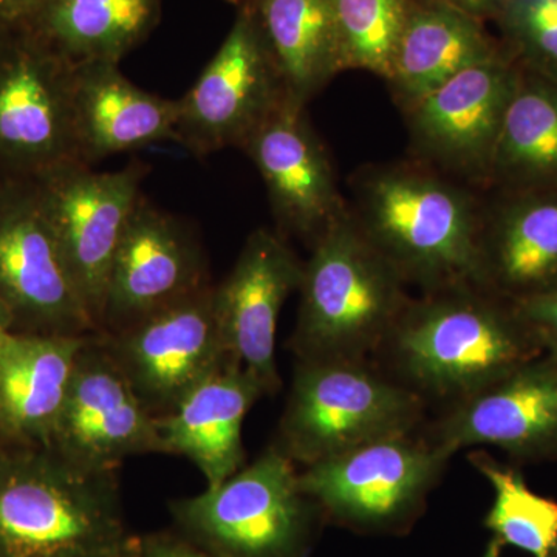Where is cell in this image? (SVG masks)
<instances>
[{
    "label": "cell",
    "instance_id": "obj_1",
    "mask_svg": "<svg viewBox=\"0 0 557 557\" xmlns=\"http://www.w3.org/2000/svg\"><path fill=\"white\" fill-rule=\"evenodd\" d=\"M347 207L408 287H478L482 189L408 157L355 171Z\"/></svg>",
    "mask_w": 557,
    "mask_h": 557
},
{
    "label": "cell",
    "instance_id": "obj_2",
    "mask_svg": "<svg viewBox=\"0 0 557 557\" xmlns=\"http://www.w3.org/2000/svg\"><path fill=\"white\" fill-rule=\"evenodd\" d=\"M379 351L395 380L448 406L544 354L515 306L475 285L410 299Z\"/></svg>",
    "mask_w": 557,
    "mask_h": 557
},
{
    "label": "cell",
    "instance_id": "obj_3",
    "mask_svg": "<svg viewBox=\"0 0 557 557\" xmlns=\"http://www.w3.org/2000/svg\"><path fill=\"white\" fill-rule=\"evenodd\" d=\"M129 539L113 469L50 446L0 448V557L119 555Z\"/></svg>",
    "mask_w": 557,
    "mask_h": 557
},
{
    "label": "cell",
    "instance_id": "obj_4",
    "mask_svg": "<svg viewBox=\"0 0 557 557\" xmlns=\"http://www.w3.org/2000/svg\"><path fill=\"white\" fill-rule=\"evenodd\" d=\"M293 332L296 359H366L409 300L408 285L344 215L310 248Z\"/></svg>",
    "mask_w": 557,
    "mask_h": 557
},
{
    "label": "cell",
    "instance_id": "obj_5",
    "mask_svg": "<svg viewBox=\"0 0 557 557\" xmlns=\"http://www.w3.org/2000/svg\"><path fill=\"white\" fill-rule=\"evenodd\" d=\"M366 359H298L274 443L304 468L417 431L426 401Z\"/></svg>",
    "mask_w": 557,
    "mask_h": 557
},
{
    "label": "cell",
    "instance_id": "obj_6",
    "mask_svg": "<svg viewBox=\"0 0 557 557\" xmlns=\"http://www.w3.org/2000/svg\"><path fill=\"white\" fill-rule=\"evenodd\" d=\"M276 443L218 486L170 504L175 530L219 557H304L314 507Z\"/></svg>",
    "mask_w": 557,
    "mask_h": 557
},
{
    "label": "cell",
    "instance_id": "obj_7",
    "mask_svg": "<svg viewBox=\"0 0 557 557\" xmlns=\"http://www.w3.org/2000/svg\"><path fill=\"white\" fill-rule=\"evenodd\" d=\"M288 94L251 7L236 20L188 94L178 98L175 143L205 159L244 148Z\"/></svg>",
    "mask_w": 557,
    "mask_h": 557
},
{
    "label": "cell",
    "instance_id": "obj_8",
    "mask_svg": "<svg viewBox=\"0 0 557 557\" xmlns=\"http://www.w3.org/2000/svg\"><path fill=\"white\" fill-rule=\"evenodd\" d=\"M100 335L156 418L171 413L194 388L236 362L220 329L214 284L131 327Z\"/></svg>",
    "mask_w": 557,
    "mask_h": 557
},
{
    "label": "cell",
    "instance_id": "obj_9",
    "mask_svg": "<svg viewBox=\"0 0 557 557\" xmlns=\"http://www.w3.org/2000/svg\"><path fill=\"white\" fill-rule=\"evenodd\" d=\"M519 78V65L504 49L418 101L403 113L409 157L486 190L491 161Z\"/></svg>",
    "mask_w": 557,
    "mask_h": 557
},
{
    "label": "cell",
    "instance_id": "obj_10",
    "mask_svg": "<svg viewBox=\"0 0 557 557\" xmlns=\"http://www.w3.org/2000/svg\"><path fill=\"white\" fill-rule=\"evenodd\" d=\"M148 174L139 161L112 172L83 163L46 172L40 205L98 332L113 258Z\"/></svg>",
    "mask_w": 557,
    "mask_h": 557
},
{
    "label": "cell",
    "instance_id": "obj_11",
    "mask_svg": "<svg viewBox=\"0 0 557 557\" xmlns=\"http://www.w3.org/2000/svg\"><path fill=\"white\" fill-rule=\"evenodd\" d=\"M450 454L431 438L391 435L319 461L299 472V485L317 505L336 518L384 525L421 504Z\"/></svg>",
    "mask_w": 557,
    "mask_h": 557
},
{
    "label": "cell",
    "instance_id": "obj_12",
    "mask_svg": "<svg viewBox=\"0 0 557 557\" xmlns=\"http://www.w3.org/2000/svg\"><path fill=\"white\" fill-rule=\"evenodd\" d=\"M209 285L208 260L196 234L141 196L113 258L100 333L131 327Z\"/></svg>",
    "mask_w": 557,
    "mask_h": 557
},
{
    "label": "cell",
    "instance_id": "obj_13",
    "mask_svg": "<svg viewBox=\"0 0 557 557\" xmlns=\"http://www.w3.org/2000/svg\"><path fill=\"white\" fill-rule=\"evenodd\" d=\"M265 183L276 231L311 248L348 212L307 106L287 98L242 148Z\"/></svg>",
    "mask_w": 557,
    "mask_h": 557
},
{
    "label": "cell",
    "instance_id": "obj_14",
    "mask_svg": "<svg viewBox=\"0 0 557 557\" xmlns=\"http://www.w3.org/2000/svg\"><path fill=\"white\" fill-rule=\"evenodd\" d=\"M50 448L83 467L113 469L126 458L163 454L157 418L94 333L76 359Z\"/></svg>",
    "mask_w": 557,
    "mask_h": 557
},
{
    "label": "cell",
    "instance_id": "obj_15",
    "mask_svg": "<svg viewBox=\"0 0 557 557\" xmlns=\"http://www.w3.org/2000/svg\"><path fill=\"white\" fill-rule=\"evenodd\" d=\"M428 437L450 456L494 446L520 463L557 458V359L542 354L453 403Z\"/></svg>",
    "mask_w": 557,
    "mask_h": 557
},
{
    "label": "cell",
    "instance_id": "obj_16",
    "mask_svg": "<svg viewBox=\"0 0 557 557\" xmlns=\"http://www.w3.org/2000/svg\"><path fill=\"white\" fill-rule=\"evenodd\" d=\"M0 60V149L46 164L47 172L81 163L73 135L72 69L27 25H14Z\"/></svg>",
    "mask_w": 557,
    "mask_h": 557
},
{
    "label": "cell",
    "instance_id": "obj_17",
    "mask_svg": "<svg viewBox=\"0 0 557 557\" xmlns=\"http://www.w3.org/2000/svg\"><path fill=\"white\" fill-rule=\"evenodd\" d=\"M0 304L13 332L86 336L95 327L40 200L0 215Z\"/></svg>",
    "mask_w": 557,
    "mask_h": 557
},
{
    "label": "cell",
    "instance_id": "obj_18",
    "mask_svg": "<svg viewBox=\"0 0 557 557\" xmlns=\"http://www.w3.org/2000/svg\"><path fill=\"white\" fill-rule=\"evenodd\" d=\"M304 262L277 231L249 234L239 258L222 284L215 285L220 329L233 361L251 372L265 395L282 386L276 362L278 314L299 289Z\"/></svg>",
    "mask_w": 557,
    "mask_h": 557
},
{
    "label": "cell",
    "instance_id": "obj_19",
    "mask_svg": "<svg viewBox=\"0 0 557 557\" xmlns=\"http://www.w3.org/2000/svg\"><path fill=\"white\" fill-rule=\"evenodd\" d=\"M478 287L511 304L557 288V188L483 190Z\"/></svg>",
    "mask_w": 557,
    "mask_h": 557
},
{
    "label": "cell",
    "instance_id": "obj_20",
    "mask_svg": "<svg viewBox=\"0 0 557 557\" xmlns=\"http://www.w3.org/2000/svg\"><path fill=\"white\" fill-rule=\"evenodd\" d=\"M73 135L81 163L94 168L108 157L175 141L178 100L139 89L113 62L72 69Z\"/></svg>",
    "mask_w": 557,
    "mask_h": 557
},
{
    "label": "cell",
    "instance_id": "obj_21",
    "mask_svg": "<svg viewBox=\"0 0 557 557\" xmlns=\"http://www.w3.org/2000/svg\"><path fill=\"white\" fill-rule=\"evenodd\" d=\"M260 381L231 362L205 381L168 416L157 418L163 454H175L200 469L208 486H218L245 467L242 428L258 399Z\"/></svg>",
    "mask_w": 557,
    "mask_h": 557
},
{
    "label": "cell",
    "instance_id": "obj_22",
    "mask_svg": "<svg viewBox=\"0 0 557 557\" xmlns=\"http://www.w3.org/2000/svg\"><path fill=\"white\" fill-rule=\"evenodd\" d=\"M89 336L9 333L0 361V448L50 445Z\"/></svg>",
    "mask_w": 557,
    "mask_h": 557
},
{
    "label": "cell",
    "instance_id": "obj_23",
    "mask_svg": "<svg viewBox=\"0 0 557 557\" xmlns=\"http://www.w3.org/2000/svg\"><path fill=\"white\" fill-rule=\"evenodd\" d=\"M504 51L483 22L429 0H412L399 38L388 91L401 113L408 112L458 73Z\"/></svg>",
    "mask_w": 557,
    "mask_h": 557
},
{
    "label": "cell",
    "instance_id": "obj_24",
    "mask_svg": "<svg viewBox=\"0 0 557 557\" xmlns=\"http://www.w3.org/2000/svg\"><path fill=\"white\" fill-rule=\"evenodd\" d=\"M161 0H49L27 27L72 65L120 61L148 39Z\"/></svg>",
    "mask_w": 557,
    "mask_h": 557
},
{
    "label": "cell",
    "instance_id": "obj_25",
    "mask_svg": "<svg viewBox=\"0 0 557 557\" xmlns=\"http://www.w3.org/2000/svg\"><path fill=\"white\" fill-rule=\"evenodd\" d=\"M288 97L309 102L344 72L332 0H248Z\"/></svg>",
    "mask_w": 557,
    "mask_h": 557
},
{
    "label": "cell",
    "instance_id": "obj_26",
    "mask_svg": "<svg viewBox=\"0 0 557 557\" xmlns=\"http://www.w3.org/2000/svg\"><path fill=\"white\" fill-rule=\"evenodd\" d=\"M557 188V83L520 67L491 161L487 189Z\"/></svg>",
    "mask_w": 557,
    "mask_h": 557
},
{
    "label": "cell",
    "instance_id": "obj_27",
    "mask_svg": "<svg viewBox=\"0 0 557 557\" xmlns=\"http://www.w3.org/2000/svg\"><path fill=\"white\" fill-rule=\"evenodd\" d=\"M471 461L494 490L485 520L494 537L533 557H548L557 541V502L533 493L519 471L497 463L483 450L472 454Z\"/></svg>",
    "mask_w": 557,
    "mask_h": 557
},
{
    "label": "cell",
    "instance_id": "obj_28",
    "mask_svg": "<svg viewBox=\"0 0 557 557\" xmlns=\"http://www.w3.org/2000/svg\"><path fill=\"white\" fill-rule=\"evenodd\" d=\"M412 0H332L346 70H366L386 81Z\"/></svg>",
    "mask_w": 557,
    "mask_h": 557
},
{
    "label": "cell",
    "instance_id": "obj_29",
    "mask_svg": "<svg viewBox=\"0 0 557 557\" xmlns=\"http://www.w3.org/2000/svg\"><path fill=\"white\" fill-rule=\"evenodd\" d=\"M496 24L519 67L557 83V0H505Z\"/></svg>",
    "mask_w": 557,
    "mask_h": 557
},
{
    "label": "cell",
    "instance_id": "obj_30",
    "mask_svg": "<svg viewBox=\"0 0 557 557\" xmlns=\"http://www.w3.org/2000/svg\"><path fill=\"white\" fill-rule=\"evenodd\" d=\"M544 354L557 359V288L512 304Z\"/></svg>",
    "mask_w": 557,
    "mask_h": 557
},
{
    "label": "cell",
    "instance_id": "obj_31",
    "mask_svg": "<svg viewBox=\"0 0 557 557\" xmlns=\"http://www.w3.org/2000/svg\"><path fill=\"white\" fill-rule=\"evenodd\" d=\"M121 557H219L178 530L129 539Z\"/></svg>",
    "mask_w": 557,
    "mask_h": 557
},
{
    "label": "cell",
    "instance_id": "obj_32",
    "mask_svg": "<svg viewBox=\"0 0 557 557\" xmlns=\"http://www.w3.org/2000/svg\"><path fill=\"white\" fill-rule=\"evenodd\" d=\"M429 2L442 3L486 24L487 21L496 22L504 9L505 0H429Z\"/></svg>",
    "mask_w": 557,
    "mask_h": 557
},
{
    "label": "cell",
    "instance_id": "obj_33",
    "mask_svg": "<svg viewBox=\"0 0 557 557\" xmlns=\"http://www.w3.org/2000/svg\"><path fill=\"white\" fill-rule=\"evenodd\" d=\"M49 0H0L3 25H24L39 13Z\"/></svg>",
    "mask_w": 557,
    "mask_h": 557
},
{
    "label": "cell",
    "instance_id": "obj_34",
    "mask_svg": "<svg viewBox=\"0 0 557 557\" xmlns=\"http://www.w3.org/2000/svg\"><path fill=\"white\" fill-rule=\"evenodd\" d=\"M10 332H13V322H11L10 314L0 304V361H2L3 346H5V339Z\"/></svg>",
    "mask_w": 557,
    "mask_h": 557
},
{
    "label": "cell",
    "instance_id": "obj_35",
    "mask_svg": "<svg viewBox=\"0 0 557 557\" xmlns=\"http://www.w3.org/2000/svg\"><path fill=\"white\" fill-rule=\"evenodd\" d=\"M123 552L119 553V555H101V553H51V555H38L28 557H121Z\"/></svg>",
    "mask_w": 557,
    "mask_h": 557
},
{
    "label": "cell",
    "instance_id": "obj_36",
    "mask_svg": "<svg viewBox=\"0 0 557 557\" xmlns=\"http://www.w3.org/2000/svg\"><path fill=\"white\" fill-rule=\"evenodd\" d=\"M502 548H504V542L500 539L494 537L493 541L487 544L485 555L482 557H500Z\"/></svg>",
    "mask_w": 557,
    "mask_h": 557
},
{
    "label": "cell",
    "instance_id": "obj_37",
    "mask_svg": "<svg viewBox=\"0 0 557 557\" xmlns=\"http://www.w3.org/2000/svg\"><path fill=\"white\" fill-rule=\"evenodd\" d=\"M231 2H233L234 5H236V7H240V5H244V3H247L248 0H231Z\"/></svg>",
    "mask_w": 557,
    "mask_h": 557
},
{
    "label": "cell",
    "instance_id": "obj_38",
    "mask_svg": "<svg viewBox=\"0 0 557 557\" xmlns=\"http://www.w3.org/2000/svg\"><path fill=\"white\" fill-rule=\"evenodd\" d=\"M548 557H557V541H556L555 547H553L552 552H549Z\"/></svg>",
    "mask_w": 557,
    "mask_h": 557
},
{
    "label": "cell",
    "instance_id": "obj_39",
    "mask_svg": "<svg viewBox=\"0 0 557 557\" xmlns=\"http://www.w3.org/2000/svg\"><path fill=\"white\" fill-rule=\"evenodd\" d=\"M3 27H5V25H3L2 21H0V30H2Z\"/></svg>",
    "mask_w": 557,
    "mask_h": 557
}]
</instances>
